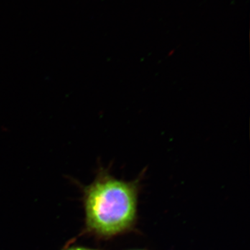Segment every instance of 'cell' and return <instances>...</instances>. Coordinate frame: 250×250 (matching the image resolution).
Returning a JSON list of instances; mask_svg holds the SVG:
<instances>
[{"mask_svg": "<svg viewBox=\"0 0 250 250\" xmlns=\"http://www.w3.org/2000/svg\"><path fill=\"white\" fill-rule=\"evenodd\" d=\"M137 184L112 177L101 170L85 192L88 228L103 236H113L133 226L136 219Z\"/></svg>", "mask_w": 250, "mask_h": 250, "instance_id": "cell-1", "label": "cell"}, {"mask_svg": "<svg viewBox=\"0 0 250 250\" xmlns=\"http://www.w3.org/2000/svg\"><path fill=\"white\" fill-rule=\"evenodd\" d=\"M67 250H91L85 249V248H70V249H68Z\"/></svg>", "mask_w": 250, "mask_h": 250, "instance_id": "cell-2", "label": "cell"}]
</instances>
